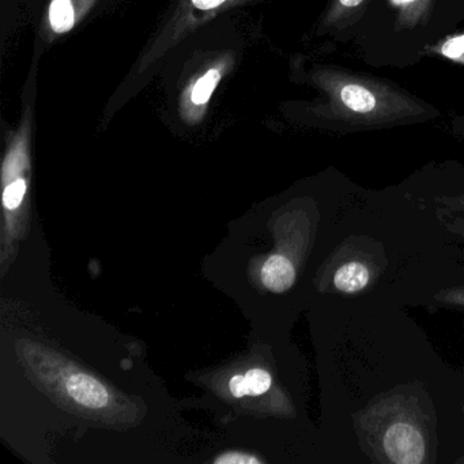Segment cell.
<instances>
[{
  "instance_id": "obj_1",
  "label": "cell",
  "mask_w": 464,
  "mask_h": 464,
  "mask_svg": "<svg viewBox=\"0 0 464 464\" xmlns=\"http://www.w3.org/2000/svg\"><path fill=\"white\" fill-rule=\"evenodd\" d=\"M312 82L322 93L312 108V119L338 134L415 126L441 116L430 102L369 72L334 64L319 66Z\"/></svg>"
},
{
  "instance_id": "obj_2",
  "label": "cell",
  "mask_w": 464,
  "mask_h": 464,
  "mask_svg": "<svg viewBox=\"0 0 464 464\" xmlns=\"http://www.w3.org/2000/svg\"><path fill=\"white\" fill-rule=\"evenodd\" d=\"M464 24V0H369L349 43L363 63L409 69Z\"/></svg>"
},
{
  "instance_id": "obj_3",
  "label": "cell",
  "mask_w": 464,
  "mask_h": 464,
  "mask_svg": "<svg viewBox=\"0 0 464 464\" xmlns=\"http://www.w3.org/2000/svg\"><path fill=\"white\" fill-rule=\"evenodd\" d=\"M363 452L377 463L422 464L430 461V417L420 399L391 393L373 401L355 417Z\"/></svg>"
},
{
  "instance_id": "obj_4",
  "label": "cell",
  "mask_w": 464,
  "mask_h": 464,
  "mask_svg": "<svg viewBox=\"0 0 464 464\" xmlns=\"http://www.w3.org/2000/svg\"><path fill=\"white\" fill-rule=\"evenodd\" d=\"M388 266L384 246L368 236H350L323 267V292L354 295L368 292Z\"/></svg>"
},
{
  "instance_id": "obj_5",
  "label": "cell",
  "mask_w": 464,
  "mask_h": 464,
  "mask_svg": "<svg viewBox=\"0 0 464 464\" xmlns=\"http://www.w3.org/2000/svg\"><path fill=\"white\" fill-rule=\"evenodd\" d=\"M368 2L369 0H330L320 24L322 34L347 44L353 28L362 17Z\"/></svg>"
},
{
  "instance_id": "obj_6",
  "label": "cell",
  "mask_w": 464,
  "mask_h": 464,
  "mask_svg": "<svg viewBox=\"0 0 464 464\" xmlns=\"http://www.w3.org/2000/svg\"><path fill=\"white\" fill-rule=\"evenodd\" d=\"M67 391L72 399L89 409H102L110 401L107 390L88 374L78 373L70 377Z\"/></svg>"
},
{
  "instance_id": "obj_7",
  "label": "cell",
  "mask_w": 464,
  "mask_h": 464,
  "mask_svg": "<svg viewBox=\"0 0 464 464\" xmlns=\"http://www.w3.org/2000/svg\"><path fill=\"white\" fill-rule=\"evenodd\" d=\"M295 265L284 255H273L268 257L262 268V281L271 292L284 293L295 285Z\"/></svg>"
},
{
  "instance_id": "obj_8",
  "label": "cell",
  "mask_w": 464,
  "mask_h": 464,
  "mask_svg": "<svg viewBox=\"0 0 464 464\" xmlns=\"http://www.w3.org/2000/svg\"><path fill=\"white\" fill-rule=\"evenodd\" d=\"M426 56H440L464 66V32L445 37L444 40L433 45Z\"/></svg>"
},
{
  "instance_id": "obj_9",
  "label": "cell",
  "mask_w": 464,
  "mask_h": 464,
  "mask_svg": "<svg viewBox=\"0 0 464 464\" xmlns=\"http://www.w3.org/2000/svg\"><path fill=\"white\" fill-rule=\"evenodd\" d=\"M51 26L56 34H66L74 26L72 0H53L50 7Z\"/></svg>"
},
{
  "instance_id": "obj_10",
  "label": "cell",
  "mask_w": 464,
  "mask_h": 464,
  "mask_svg": "<svg viewBox=\"0 0 464 464\" xmlns=\"http://www.w3.org/2000/svg\"><path fill=\"white\" fill-rule=\"evenodd\" d=\"M219 78H221V75L217 70H211L208 74L203 75L195 85L194 91H192V102L198 105L206 104L210 100L214 89L218 85Z\"/></svg>"
},
{
  "instance_id": "obj_11",
  "label": "cell",
  "mask_w": 464,
  "mask_h": 464,
  "mask_svg": "<svg viewBox=\"0 0 464 464\" xmlns=\"http://www.w3.org/2000/svg\"><path fill=\"white\" fill-rule=\"evenodd\" d=\"M246 382L248 395L257 396L267 392L273 379H271L270 373L263 369H252L246 374Z\"/></svg>"
},
{
  "instance_id": "obj_12",
  "label": "cell",
  "mask_w": 464,
  "mask_h": 464,
  "mask_svg": "<svg viewBox=\"0 0 464 464\" xmlns=\"http://www.w3.org/2000/svg\"><path fill=\"white\" fill-rule=\"evenodd\" d=\"M433 300L437 305L464 308V286H453L439 290L433 295Z\"/></svg>"
},
{
  "instance_id": "obj_13",
  "label": "cell",
  "mask_w": 464,
  "mask_h": 464,
  "mask_svg": "<svg viewBox=\"0 0 464 464\" xmlns=\"http://www.w3.org/2000/svg\"><path fill=\"white\" fill-rule=\"evenodd\" d=\"M26 192V184L24 180H17L14 183L10 184L6 189H5L4 194V203L5 208H17L18 206L23 203L24 197H25Z\"/></svg>"
},
{
  "instance_id": "obj_14",
  "label": "cell",
  "mask_w": 464,
  "mask_h": 464,
  "mask_svg": "<svg viewBox=\"0 0 464 464\" xmlns=\"http://www.w3.org/2000/svg\"><path fill=\"white\" fill-rule=\"evenodd\" d=\"M436 203L450 213L464 214V192L456 195H441L437 197Z\"/></svg>"
},
{
  "instance_id": "obj_15",
  "label": "cell",
  "mask_w": 464,
  "mask_h": 464,
  "mask_svg": "<svg viewBox=\"0 0 464 464\" xmlns=\"http://www.w3.org/2000/svg\"><path fill=\"white\" fill-rule=\"evenodd\" d=\"M448 216L441 219L442 227L447 232L458 236V237L464 240V217L460 214L450 213V211L444 210Z\"/></svg>"
},
{
  "instance_id": "obj_16",
  "label": "cell",
  "mask_w": 464,
  "mask_h": 464,
  "mask_svg": "<svg viewBox=\"0 0 464 464\" xmlns=\"http://www.w3.org/2000/svg\"><path fill=\"white\" fill-rule=\"evenodd\" d=\"M230 391L236 398H243L244 395H248L246 391V376H235L230 380Z\"/></svg>"
},
{
  "instance_id": "obj_17",
  "label": "cell",
  "mask_w": 464,
  "mask_h": 464,
  "mask_svg": "<svg viewBox=\"0 0 464 464\" xmlns=\"http://www.w3.org/2000/svg\"><path fill=\"white\" fill-rule=\"evenodd\" d=\"M257 459L252 456L240 455L232 453V455H225L222 458L217 459V463H257Z\"/></svg>"
},
{
  "instance_id": "obj_18",
  "label": "cell",
  "mask_w": 464,
  "mask_h": 464,
  "mask_svg": "<svg viewBox=\"0 0 464 464\" xmlns=\"http://www.w3.org/2000/svg\"><path fill=\"white\" fill-rule=\"evenodd\" d=\"M450 132L455 137H464V115H453L450 121Z\"/></svg>"
},
{
  "instance_id": "obj_19",
  "label": "cell",
  "mask_w": 464,
  "mask_h": 464,
  "mask_svg": "<svg viewBox=\"0 0 464 464\" xmlns=\"http://www.w3.org/2000/svg\"><path fill=\"white\" fill-rule=\"evenodd\" d=\"M225 0H192V4L200 10H210L224 4Z\"/></svg>"
}]
</instances>
